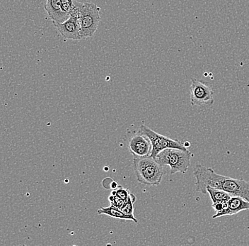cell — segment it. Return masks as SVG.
Returning a JSON list of instances; mask_svg holds the SVG:
<instances>
[{"label": "cell", "instance_id": "cell-1", "mask_svg": "<svg viewBox=\"0 0 249 246\" xmlns=\"http://www.w3.org/2000/svg\"><path fill=\"white\" fill-rule=\"evenodd\" d=\"M196 191L207 194L208 186L222 189L230 195L240 197L249 202V182L217 174L213 168L196 165L194 169Z\"/></svg>", "mask_w": 249, "mask_h": 246}, {"label": "cell", "instance_id": "cell-2", "mask_svg": "<svg viewBox=\"0 0 249 246\" xmlns=\"http://www.w3.org/2000/svg\"><path fill=\"white\" fill-rule=\"evenodd\" d=\"M134 170L137 180L148 186H157L161 183L163 175V166L153 157L133 158Z\"/></svg>", "mask_w": 249, "mask_h": 246}, {"label": "cell", "instance_id": "cell-3", "mask_svg": "<svg viewBox=\"0 0 249 246\" xmlns=\"http://www.w3.org/2000/svg\"><path fill=\"white\" fill-rule=\"evenodd\" d=\"M192 157V152L188 149L170 148L161 151L155 158L163 167L169 166L170 173L174 175L177 172L186 173L191 166Z\"/></svg>", "mask_w": 249, "mask_h": 246}, {"label": "cell", "instance_id": "cell-4", "mask_svg": "<svg viewBox=\"0 0 249 246\" xmlns=\"http://www.w3.org/2000/svg\"><path fill=\"white\" fill-rule=\"evenodd\" d=\"M100 7L91 2H82L79 15L80 35L82 38L93 37L101 21Z\"/></svg>", "mask_w": 249, "mask_h": 246}, {"label": "cell", "instance_id": "cell-5", "mask_svg": "<svg viewBox=\"0 0 249 246\" xmlns=\"http://www.w3.org/2000/svg\"><path fill=\"white\" fill-rule=\"evenodd\" d=\"M140 131L150 140L152 143V149L150 156L156 158L161 151L170 148L176 149H187L185 143L181 142L178 140L171 139L169 137L160 134L155 131L149 129L147 126L142 125L140 127Z\"/></svg>", "mask_w": 249, "mask_h": 246}, {"label": "cell", "instance_id": "cell-6", "mask_svg": "<svg viewBox=\"0 0 249 246\" xmlns=\"http://www.w3.org/2000/svg\"><path fill=\"white\" fill-rule=\"evenodd\" d=\"M190 91L193 106L212 105L214 103V91L209 84L200 79H192Z\"/></svg>", "mask_w": 249, "mask_h": 246}, {"label": "cell", "instance_id": "cell-7", "mask_svg": "<svg viewBox=\"0 0 249 246\" xmlns=\"http://www.w3.org/2000/svg\"><path fill=\"white\" fill-rule=\"evenodd\" d=\"M127 148L132 155L137 157L149 156L152 149L150 140L140 130L129 137Z\"/></svg>", "mask_w": 249, "mask_h": 246}, {"label": "cell", "instance_id": "cell-8", "mask_svg": "<svg viewBox=\"0 0 249 246\" xmlns=\"http://www.w3.org/2000/svg\"><path fill=\"white\" fill-rule=\"evenodd\" d=\"M53 24L62 37L66 39H82L80 35L79 17L70 15L69 18L63 23H54Z\"/></svg>", "mask_w": 249, "mask_h": 246}, {"label": "cell", "instance_id": "cell-9", "mask_svg": "<svg viewBox=\"0 0 249 246\" xmlns=\"http://www.w3.org/2000/svg\"><path fill=\"white\" fill-rule=\"evenodd\" d=\"M249 209V202L240 197L232 196L228 201V207L219 212L213 215V219L225 216H233L239 214L241 211Z\"/></svg>", "mask_w": 249, "mask_h": 246}, {"label": "cell", "instance_id": "cell-10", "mask_svg": "<svg viewBox=\"0 0 249 246\" xmlns=\"http://www.w3.org/2000/svg\"><path fill=\"white\" fill-rule=\"evenodd\" d=\"M44 7L53 24L63 23L69 18V15L62 10L60 0H46Z\"/></svg>", "mask_w": 249, "mask_h": 246}, {"label": "cell", "instance_id": "cell-11", "mask_svg": "<svg viewBox=\"0 0 249 246\" xmlns=\"http://www.w3.org/2000/svg\"><path fill=\"white\" fill-rule=\"evenodd\" d=\"M97 213L99 214H106L107 216H110V217L116 218V219L131 220L135 223L138 222L135 216H127V215L124 214L119 208L112 206V205H110L108 207H101L98 210Z\"/></svg>", "mask_w": 249, "mask_h": 246}, {"label": "cell", "instance_id": "cell-12", "mask_svg": "<svg viewBox=\"0 0 249 246\" xmlns=\"http://www.w3.org/2000/svg\"><path fill=\"white\" fill-rule=\"evenodd\" d=\"M206 192L210 194L213 203L226 202V201L230 200L231 197V196L226 191L217 189V188H213V187H207Z\"/></svg>", "mask_w": 249, "mask_h": 246}, {"label": "cell", "instance_id": "cell-13", "mask_svg": "<svg viewBox=\"0 0 249 246\" xmlns=\"http://www.w3.org/2000/svg\"><path fill=\"white\" fill-rule=\"evenodd\" d=\"M135 200H136V197H135L134 194L130 193L128 199H127V201L124 202V206L121 207L120 210H121L124 214L127 215V216H134L133 212L134 203H135Z\"/></svg>", "mask_w": 249, "mask_h": 246}, {"label": "cell", "instance_id": "cell-14", "mask_svg": "<svg viewBox=\"0 0 249 246\" xmlns=\"http://www.w3.org/2000/svg\"><path fill=\"white\" fill-rule=\"evenodd\" d=\"M108 200L110 202V205L116 207V208H119V209L124 206V202H125V201L123 200L122 199L118 197L116 194H113L112 192L110 195L109 196Z\"/></svg>", "mask_w": 249, "mask_h": 246}, {"label": "cell", "instance_id": "cell-15", "mask_svg": "<svg viewBox=\"0 0 249 246\" xmlns=\"http://www.w3.org/2000/svg\"><path fill=\"white\" fill-rule=\"evenodd\" d=\"M112 193L116 194L120 198L122 199L123 200L127 201L130 196V191L127 189H124V188L119 187L117 189H114Z\"/></svg>", "mask_w": 249, "mask_h": 246}, {"label": "cell", "instance_id": "cell-16", "mask_svg": "<svg viewBox=\"0 0 249 246\" xmlns=\"http://www.w3.org/2000/svg\"><path fill=\"white\" fill-rule=\"evenodd\" d=\"M75 1L76 0H60L62 10H63L65 13L69 15V16L71 9H72L73 7H74Z\"/></svg>", "mask_w": 249, "mask_h": 246}, {"label": "cell", "instance_id": "cell-17", "mask_svg": "<svg viewBox=\"0 0 249 246\" xmlns=\"http://www.w3.org/2000/svg\"><path fill=\"white\" fill-rule=\"evenodd\" d=\"M212 207L214 208L215 212H219V211H222V210L225 209V208L228 207V201L222 202H217V203H213Z\"/></svg>", "mask_w": 249, "mask_h": 246}]
</instances>
